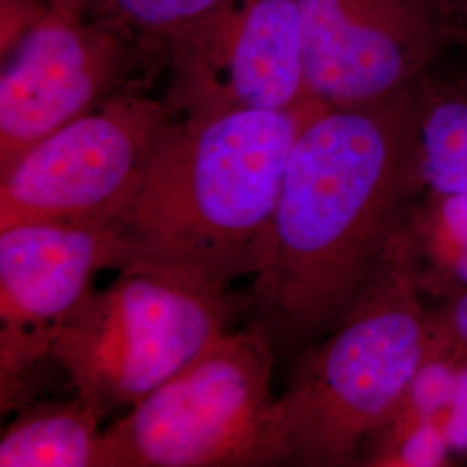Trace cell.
Returning <instances> with one entry per match:
<instances>
[{
    "mask_svg": "<svg viewBox=\"0 0 467 467\" xmlns=\"http://www.w3.org/2000/svg\"><path fill=\"white\" fill-rule=\"evenodd\" d=\"M419 156L426 192L467 194V75L422 87Z\"/></svg>",
    "mask_w": 467,
    "mask_h": 467,
    "instance_id": "cell-13",
    "label": "cell"
},
{
    "mask_svg": "<svg viewBox=\"0 0 467 467\" xmlns=\"http://www.w3.org/2000/svg\"><path fill=\"white\" fill-rule=\"evenodd\" d=\"M148 85L47 135L0 173V229L26 222L118 223L171 121Z\"/></svg>",
    "mask_w": 467,
    "mask_h": 467,
    "instance_id": "cell-6",
    "label": "cell"
},
{
    "mask_svg": "<svg viewBox=\"0 0 467 467\" xmlns=\"http://www.w3.org/2000/svg\"><path fill=\"white\" fill-rule=\"evenodd\" d=\"M426 80L381 102L320 108L303 125L251 285L254 322L274 351L305 350L327 336L388 267L426 192L419 156Z\"/></svg>",
    "mask_w": 467,
    "mask_h": 467,
    "instance_id": "cell-1",
    "label": "cell"
},
{
    "mask_svg": "<svg viewBox=\"0 0 467 467\" xmlns=\"http://www.w3.org/2000/svg\"><path fill=\"white\" fill-rule=\"evenodd\" d=\"M430 355L428 310L399 250L348 317L301 353L272 403L277 466H358Z\"/></svg>",
    "mask_w": 467,
    "mask_h": 467,
    "instance_id": "cell-3",
    "label": "cell"
},
{
    "mask_svg": "<svg viewBox=\"0 0 467 467\" xmlns=\"http://www.w3.org/2000/svg\"><path fill=\"white\" fill-rule=\"evenodd\" d=\"M132 264L119 223L26 222L0 229V405H30L65 322L104 268Z\"/></svg>",
    "mask_w": 467,
    "mask_h": 467,
    "instance_id": "cell-8",
    "label": "cell"
},
{
    "mask_svg": "<svg viewBox=\"0 0 467 467\" xmlns=\"http://www.w3.org/2000/svg\"><path fill=\"white\" fill-rule=\"evenodd\" d=\"M447 440L453 453L467 451V357L457 358L453 393L441 419Z\"/></svg>",
    "mask_w": 467,
    "mask_h": 467,
    "instance_id": "cell-17",
    "label": "cell"
},
{
    "mask_svg": "<svg viewBox=\"0 0 467 467\" xmlns=\"http://www.w3.org/2000/svg\"><path fill=\"white\" fill-rule=\"evenodd\" d=\"M451 453L441 420H430L374 434L364 447L358 466H451Z\"/></svg>",
    "mask_w": 467,
    "mask_h": 467,
    "instance_id": "cell-15",
    "label": "cell"
},
{
    "mask_svg": "<svg viewBox=\"0 0 467 467\" xmlns=\"http://www.w3.org/2000/svg\"><path fill=\"white\" fill-rule=\"evenodd\" d=\"M90 291L57 336L52 360L75 389L134 407L229 333L241 310L231 287L177 268L134 262Z\"/></svg>",
    "mask_w": 467,
    "mask_h": 467,
    "instance_id": "cell-4",
    "label": "cell"
},
{
    "mask_svg": "<svg viewBox=\"0 0 467 467\" xmlns=\"http://www.w3.org/2000/svg\"><path fill=\"white\" fill-rule=\"evenodd\" d=\"M173 117L306 100L300 0H222L165 44Z\"/></svg>",
    "mask_w": 467,
    "mask_h": 467,
    "instance_id": "cell-9",
    "label": "cell"
},
{
    "mask_svg": "<svg viewBox=\"0 0 467 467\" xmlns=\"http://www.w3.org/2000/svg\"><path fill=\"white\" fill-rule=\"evenodd\" d=\"M106 412L78 391L69 400L23 407L0 438V467H104Z\"/></svg>",
    "mask_w": 467,
    "mask_h": 467,
    "instance_id": "cell-11",
    "label": "cell"
},
{
    "mask_svg": "<svg viewBox=\"0 0 467 467\" xmlns=\"http://www.w3.org/2000/svg\"><path fill=\"white\" fill-rule=\"evenodd\" d=\"M451 46H457L467 52V26H455L451 34Z\"/></svg>",
    "mask_w": 467,
    "mask_h": 467,
    "instance_id": "cell-19",
    "label": "cell"
},
{
    "mask_svg": "<svg viewBox=\"0 0 467 467\" xmlns=\"http://www.w3.org/2000/svg\"><path fill=\"white\" fill-rule=\"evenodd\" d=\"M274 353L254 320L223 334L104 431V467L277 466Z\"/></svg>",
    "mask_w": 467,
    "mask_h": 467,
    "instance_id": "cell-5",
    "label": "cell"
},
{
    "mask_svg": "<svg viewBox=\"0 0 467 467\" xmlns=\"http://www.w3.org/2000/svg\"><path fill=\"white\" fill-rule=\"evenodd\" d=\"M222 0H85L88 17L165 50V44L206 16Z\"/></svg>",
    "mask_w": 467,
    "mask_h": 467,
    "instance_id": "cell-14",
    "label": "cell"
},
{
    "mask_svg": "<svg viewBox=\"0 0 467 467\" xmlns=\"http://www.w3.org/2000/svg\"><path fill=\"white\" fill-rule=\"evenodd\" d=\"M46 2L54 7H73V9L84 11L85 0H46Z\"/></svg>",
    "mask_w": 467,
    "mask_h": 467,
    "instance_id": "cell-20",
    "label": "cell"
},
{
    "mask_svg": "<svg viewBox=\"0 0 467 467\" xmlns=\"http://www.w3.org/2000/svg\"><path fill=\"white\" fill-rule=\"evenodd\" d=\"M306 99L364 106L422 84L451 46L445 0H300Z\"/></svg>",
    "mask_w": 467,
    "mask_h": 467,
    "instance_id": "cell-10",
    "label": "cell"
},
{
    "mask_svg": "<svg viewBox=\"0 0 467 467\" xmlns=\"http://www.w3.org/2000/svg\"><path fill=\"white\" fill-rule=\"evenodd\" d=\"M455 26H467V0H445Z\"/></svg>",
    "mask_w": 467,
    "mask_h": 467,
    "instance_id": "cell-18",
    "label": "cell"
},
{
    "mask_svg": "<svg viewBox=\"0 0 467 467\" xmlns=\"http://www.w3.org/2000/svg\"><path fill=\"white\" fill-rule=\"evenodd\" d=\"M399 250L422 298L467 293V194L426 192L401 229Z\"/></svg>",
    "mask_w": 467,
    "mask_h": 467,
    "instance_id": "cell-12",
    "label": "cell"
},
{
    "mask_svg": "<svg viewBox=\"0 0 467 467\" xmlns=\"http://www.w3.org/2000/svg\"><path fill=\"white\" fill-rule=\"evenodd\" d=\"M165 69V50L82 9L54 7L2 54L0 173L75 118Z\"/></svg>",
    "mask_w": 467,
    "mask_h": 467,
    "instance_id": "cell-7",
    "label": "cell"
},
{
    "mask_svg": "<svg viewBox=\"0 0 467 467\" xmlns=\"http://www.w3.org/2000/svg\"><path fill=\"white\" fill-rule=\"evenodd\" d=\"M322 106L173 117L118 222L132 264L231 284L260 267L287 160ZM130 265V264H129Z\"/></svg>",
    "mask_w": 467,
    "mask_h": 467,
    "instance_id": "cell-2",
    "label": "cell"
},
{
    "mask_svg": "<svg viewBox=\"0 0 467 467\" xmlns=\"http://www.w3.org/2000/svg\"><path fill=\"white\" fill-rule=\"evenodd\" d=\"M430 353L467 357V293L428 310Z\"/></svg>",
    "mask_w": 467,
    "mask_h": 467,
    "instance_id": "cell-16",
    "label": "cell"
}]
</instances>
